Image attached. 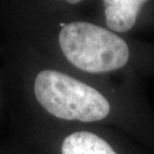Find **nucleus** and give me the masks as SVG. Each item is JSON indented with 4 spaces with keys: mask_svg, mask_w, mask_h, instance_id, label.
I'll return each instance as SVG.
<instances>
[{
    "mask_svg": "<svg viewBox=\"0 0 154 154\" xmlns=\"http://www.w3.org/2000/svg\"><path fill=\"white\" fill-rule=\"evenodd\" d=\"M34 94L43 108L61 119L94 122L110 111L109 102L96 89L55 70L36 76Z\"/></svg>",
    "mask_w": 154,
    "mask_h": 154,
    "instance_id": "f257e3e1",
    "label": "nucleus"
},
{
    "mask_svg": "<svg viewBox=\"0 0 154 154\" xmlns=\"http://www.w3.org/2000/svg\"><path fill=\"white\" fill-rule=\"evenodd\" d=\"M60 48L77 68L90 73L122 68L129 59V49L120 36L84 21L71 22L59 33Z\"/></svg>",
    "mask_w": 154,
    "mask_h": 154,
    "instance_id": "f03ea898",
    "label": "nucleus"
},
{
    "mask_svg": "<svg viewBox=\"0 0 154 154\" xmlns=\"http://www.w3.org/2000/svg\"><path fill=\"white\" fill-rule=\"evenodd\" d=\"M145 1L140 0H106L103 1L107 26L117 32L131 29L140 8Z\"/></svg>",
    "mask_w": 154,
    "mask_h": 154,
    "instance_id": "7ed1b4c3",
    "label": "nucleus"
},
{
    "mask_svg": "<svg viewBox=\"0 0 154 154\" xmlns=\"http://www.w3.org/2000/svg\"><path fill=\"white\" fill-rule=\"evenodd\" d=\"M62 154H116L112 147L98 135L87 131L74 132L63 140Z\"/></svg>",
    "mask_w": 154,
    "mask_h": 154,
    "instance_id": "20e7f679",
    "label": "nucleus"
},
{
    "mask_svg": "<svg viewBox=\"0 0 154 154\" xmlns=\"http://www.w3.org/2000/svg\"><path fill=\"white\" fill-rule=\"evenodd\" d=\"M68 3H72V4H74V3H79V1H68Z\"/></svg>",
    "mask_w": 154,
    "mask_h": 154,
    "instance_id": "39448f33",
    "label": "nucleus"
}]
</instances>
